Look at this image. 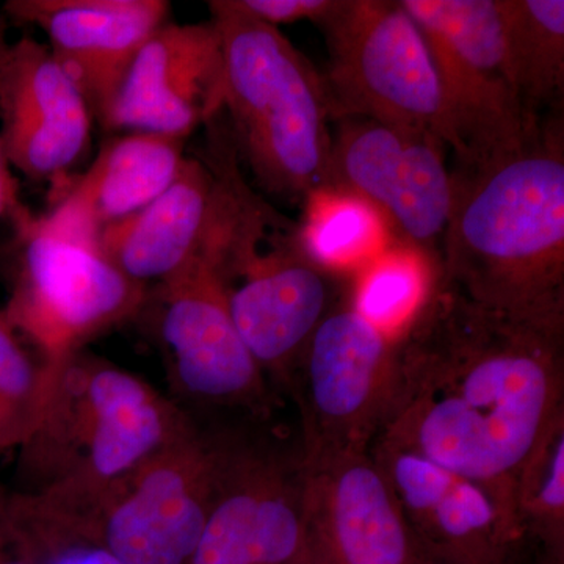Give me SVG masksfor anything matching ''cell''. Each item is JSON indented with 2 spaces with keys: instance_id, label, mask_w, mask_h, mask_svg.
Returning a JSON list of instances; mask_svg holds the SVG:
<instances>
[{
  "instance_id": "obj_1",
  "label": "cell",
  "mask_w": 564,
  "mask_h": 564,
  "mask_svg": "<svg viewBox=\"0 0 564 564\" xmlns=\"http://www.w3.org/2000/svg\"><path fill=\"white\" fill-rule=\"evenodd\" d=\"M563 340L564 322L494 313L433 282L395 337L391 400L372 447L484 486L519 527V478L564 423Z\"/></svg>"
},
{
  "instance_id": "obj_2",
  "label": "cell",
  "mask_w": 564,
  "mask_h": 564,
  "mask_svg": "<svg viewBox=\"0 0 564 564\" xmlns=\"http://www.w3.org/2000/svg\"><path fill=\"white\" fill-rule=\"evenodd\" d=\"M458 166L434 282L494 313L564 322L562 118L518 150Z\"/></svg>"
},
{
  "instance_id": "obj_3",
  "label": "cell",
  "mask_w": 564,
  "mask_h": 564,
  "mask_svg": "<svg viewBox=\"0 0 564 564\" xmlns=\"http://www.w3.org/2000/svg\"><path fill=\"white\" fill-rule=\"evenodd\" d=\"M39 419L21 445L18 486L47 503L101 491L172 441L192 413L143 378L82 350L46 369Z\"/></svg>"
},
{
  "instance_id": "obj_4",
  "label": "cell",
  "mask_w": 564,
  "mask_h": 564,
  "mask_svg": "<svg viewBox=\"0 0 564 564\" xmlns=\"http://www.w3.org/2000/svg\"><path fill=\"white\" fill-rule=\"evenodd\" d=\"M223 57V109L267 191L306 198L332 187L333 120L323 77L280 29L237 0L209 2Z\"/></svg>"
},
{
  "instance_id": "obj_5",
  "label": "cell",
  "mask_w": 564,
  "mask_h": 564,
  "mask_svg": "<svg viewBox=\"0 0 564 564\" xmlns=\"http://www.w3.org/2000/svg\"><path fill=\"white\" fill-rule=\"evenodd\" d=\"M11 220L20 252L2 310L46 369L147 310L150 288L126 276L96 243L24 206Z\"/></svg>"
},
{
  "instance_id": "obj_6",
  "label": "cell",
  "mask_w": 564,
  "mask_h": 564,
  "mask_svg": "<svg viewBox=\"0 0 564 564\" xmlns=\"http://www.w3.org/2000/svg\"><path fill=\"white\" fill-rule=\"evenodd\" d=\"M220 447V429L192 415L172 441L101 491L63 507L46 503L124 564H192L209 516Z\"/></svg>"
},
{
  "instance_id": "obj_7",
  "label": "cell",
  "mask_w": 564,
  "mask_h": 564,
  "mask_svg": "<svg viewBox=\"0 0 564 564\" xmlns=\"http://www.w3.org/2000/svg\"><path fill=\"white\" fill-rule=\"evenodd\" d=\"M322 29L329 51L323 84L333 120L364 118L417 129L455 150L432 52L402 3L340 0Z\"/></svg>"
},
{
  "instance_id": "obj_8",
  "label": "cell",
  "mask_w": 564,
  "mask_h": 564,
  "mask_svg": "<svg viewBox=\"0 0 564 564\" xmlns=\"http://www.w3.org/2000/svg\"><path fill=\"white\" fill-rule=\"evenodd\" d=\"M419 25L447 102L458 163L518 150L544 121L516 88L500 0H402Z\"/></svg>"
},
{
  "instance_id": "obj_9",
  "label": "cell",
  "mask_w": 564,
  "mask_h": 564,
  "mask_svg": "<svg viewBox=\"0 0 564 564\" xmlns=\"http://www.w3.org/2000/svg\"><path fill=\"white\" fill-rule=\"evenodd\" d=\"M217 480L192 564H315L302 447L220 429Z\"/></svg>"
},
{
  "instance_id": "obj_10",
  "label": "cell",
  "mask_w": 564,
  "mask_h": 564,
  "mask_svg": "<svg viewBox=\"0 0 564 564\" xmlns=\"http://www.w3.org/2000/svg\"><path fill=\"white\" fill-rule=\"evenodd\" d=\"M232 258L204 247L180 272L159 282V337L170 381L182 402L267 415L265 373L252 358L229 311Z\"/></svg>"
},
{
  "instance_id": "obj_11",
  "label": "cell",
  "mask_w": 564,
  "mask_h": 564,
  "mask_svg": "<svg viewBox=\"0 0 564 564\" xmlns=\"http://www.w3.org/2000/svg\"><path fill=\"white\" fill-rule=\"evenodd\" d=\"M395 337L364 318L350 300L323 318L291 389L303 419L304 463L370 452L391 400Z\"/></svg>"
},
{
  "instance_id": "obj_12",
  "label": "cell",
  "mask_w": 564,
  "mask_h": 564,
  "mask_svg": "<svg viewBox=\"0 0 564 564\" xmlns=\"http://www.w3.org/2000/svg\"><path fill=\"white\" fill-rule=\"evenodd\" d=\"M445 148L433 133L345 118L333 139L332 187L369 203L393 243L423 252L436 265L454 199Z\"/></svg>"
},
{
  "instance_id": "obj_13",
  "label": "cell",
  "mask_w": 564,
  "mask_h": 564,
  "mask_svg": "<svg viewBox=\"0 0 564 564\" xmlns=\"http://www.w3.org/2000/svg\"><path fill=\"white\" fill-rule=\"evenodd\" d=\"M421 554L455 564H511L521 556L518 524L484 486L400 448H370Z\"/></svg>"
},
{
  "instance_id": "obj_14",
  "label": "cell",
  "mask_w": 564,
  "mask_h": 564,
  "mask_svg": "<svg viewBox=\"0 0 564 564\" xmlns=\"http://www.w3.org/2000/svg\"><path fill=\"white\" fill-rule=\"evenodd\" d=\"M337 274L311 261L295 237L259 250L228 289L237 332L263 373L291 389L304 351L339 300Z\"/></svg>"
},
{
  "instance_id": "obj_15",
  "label": "cell",
  "mask_w": 564,
  "mask_h": 564,
  "mask_svg": "<svg viewBox=\"0 0 564 564\" xmlns=\"http://www.w3.org/2000/svg\"><path fill=\"white\" fill-rule=\"evenodd\" d=\"M93 113L47 44L24 36L0 57V143L31 180L65 173L85 151Z\"/></svg>"
},
{
  "instance_id": "obj_16",
  "label": "cell",
  "mask_w": 564,
  "mask_h": 564,
  "mask_svg": "<svg viewBox=\"0 0 564 564\" xmlns=\"http://www.w3.org/2000/svg\"><path fill=\"white\" fill-rule=\"evenodd\" d=\"M221 109L223 57L214 24L166 21L141 47L104 128L187 140Z\"/></svg>"
},
{
  "instance_id": "obj_17",
  "label": "cell",
  "mask_w": 564,
  "mask_h": 564,
  "mask_svg": "<svg viewBox=\"0 0 564 564\" xmlns=\"http://www.w3.org/2000/svg\"><path fill=\"white\" fill-rule=\"evenodd\" d=\"M3 10L46 33L52 54L104 126L133 61L170 21L172 7L165 0H10Z\"/></svg>"
},
{
  "instance_id": "obj_18",
  "label": "cell",
  "mask_w": 564,
  "mask_h": 564,
  "mask_svg": "<svg viewBox=\"0 0 564 564\" xmlns=\"http://www.w3.org/2000/svg\"><path fill=\"white\" fill-rule=\"evenodd\" d=\"M315 558L323 564H413L417 544L370 452L304 463Z\"/></svg>"
},
{
  "instance_id": "obj_19",
  "label": "cell",
  "mask_w": 564,
  "mask_h": 564,
  "mask_svg": "<svg viewBox=\"0 0 564 564\" xmlns=\"http://www.w3.org/2000/svg\"><path fill=\"white\" fill-rule=\"evenodd\" d=\"M234 177L185 159L173 184L131 217L96 237V247L126 276L148 285L180 272L220 217Z\"/></svg>"
},
{
  "instance_id": "obj_20",
  "label": "cell",
  "mask_w": 564,
  "mask_h": 564,
  "mask_svg": "<svg viewBox=\"0 0 564 564\" xmlns=\"http://www.w3.org/2000/svg\"><path fill=\"white\" fill-rule=\"evenodd\" d=\"M185 141L143 131L111 137L44 218L96 243L99 232L143 209L173 184L187 159Z\"/></svg>"
},
{
  "instance_id": "obj_21",
  "label": "cell",
  "mask_w": 564,
  "mask_h": 564,
  "mask_svg": "<svg viewBox=\"0 0 564 564\" xmlns=\"http://www.w3.org/2000/svg\"><path fill=\"white\" fill-rule=\"evenodd\" d=\"M508 55L525 113L544 121L543 111L562 106L564 93L563 0H500Z\"/></svg>"
},
{
  "instance_id": "obj_22",
  "label": "cell",
  "mask_w": 564,
  "mask_h": 564,
  "mask_svg": "<svg viewBox=\"0 0 564 564\" xmlns=\"http://www.w3.org/2000/svg\"><path fill=\"white\" fill-rule=\"evenodd\" d=\"M295 240L311 261L332 273L358 272L393 243L377 209L339 187H322L304 198Z\"/></svg>"
},
{
  "instance_id": "obj_23",
  "label": "cell",
  "mask_w": 564,
  "mask_h": 564,
  "mask_svg": "<svg viewBox=\"0 0 564 564\" xmlns=\"http://www.w3.org/2000/svg\"><path fill=\"white\" fill-rule=\"evenodd\" d=\"M355 274L351 306L381 332L397 337L425 302L436 265L423 252L392 243Z\"/></svg>"
},
{
  "instance_id": "obj_24",
  "label": "cell",
  "mask_w": 564,
  "mask_h": 564,
  "mask_svg": "<svg viewBox=\"0 0 564 564\" xmlns=\"http://www.w3.org/2000/svg\"><path fill=\"white\" fill-rule=\"evenodd\" d=\"M0 522L29 564H124L73 518L31 494L0 489Z\"/></svg>"
},
{
  "instance_id": "obj_25",
  "label": "cell",
  "mask_w": 564,
  "mask_h": 564,
  "mask_svg": "<svg viewBox=\"0 0 564 564\" xmlns=\"http://www.w3.org/2000/svg\"><path fill=\"white\" fill-rule=\"evenodd\" d=\"M516 516L524 538L544 554H564V423L556 426L516 486Z\"/></svg>"
},
{
  "instance_id": "obj_26",
  "label": "cell",
  "mask_w": 564,
  "mask_h": 564,
  "mask_svg": "<svg viewBox=\"0 0 564 564\" xmlns=\"http://www.w3.org/2000/svg\"><path fill=\"white\" fill-rule=\"evenodd\" d=\"M46 383L43 362L32 358L21 334L0 307V415L9 426L17 451L39 419Z\"/></svg>"
},
{
  "instance_id": "obj_27",
  "label": "cell",
  "mask_w": 564,
  "mask_h": 564,
  "mask_svg": "<svg viewBox=\"0 0 564 564\" xmlns=\"http://www.w3.org/2000/svg\"><path fill=\"white\" fill-rule=\"evenodd\" d=\"M245 11L278 28L299 21L322 25L339 9L340 0H237Z\"/></svg>"
},
{
  "instance_id": "obj_28",
  "label": "cell",
  "mask_w": 564,
  "mask_h": 564,
  "mask_svg": "<svg viewBox=\"0 0 564 564\" xmlns=\"http://www.w3.org/2000/svg\"><path fill=\"white\" fill-rule=\"evenodd\" d=\"M9 159L3 152L0 143V220L3 217H10L22 206L20 202V191H18L17 180L11 172Z\"/></svg>"
},
{
  "instance_id": "obj_29",
  "label": "cell",
  "mask_w": 564,
  "mask_h": 564,
  "mask_svg": "<svg viewBox=\"0 0 564 564\" xmlns=\"http://www.w3.org/2000/svg\"><path fill=\"white\" fill-rule=\"evenodd\" d=\"M0 564H29L7 536L2 522H0Z\"/></svg>"
},
{
  "instance_id": "obj_30",
  "label": "cell",
  "mask_w": 564,
  "mask_h": 564,
  "mask_svg": "<svg viewBox=\"0 0 564 564\" xmlns=\"http://www.w3.org/2000/svg\"><path fill=\"white\" fill-rule=\"evenodd\" d=\"M13 448H17V443H14L9 426H7L6 421H3L2 415H0V455L13 451Z\"/></svg>"
},
{
  "instance_id": "obj_31",
  "label": "cell",
  "mask_w": 564,
  "mask_h": 564,
  "mask_svg": "<svg viewBox=\"0 0 564 564\" xmlns=\"http://www.w3.org/2000/svg\"><path fill=\"white\" fill-rule=\"evenodd\" d=\"M511 564H563V560L555 558V556L544 554V552L541 551L540 556H538L536 560H532V562H524L522 556H519V558Z\"/></svg>"
},
{
  "instance_id": "obj_32",
  "label": "cell",
  "mask_w": 564,
  "mask_h": 564,
  "mask_svg": "<svg viewBox=\"0 0 564 564\" xmlns=\"http://www.w3.org/2000/svg\"><path fill=\"white\" fill-rule=\"evenodd\" d=\"M413 564H455L447 562V560L436 558V556H430L425 554H419L417 558Z\"/></svg>"
},
{
  "instance_id": "obj_33",
  "label": "cell",
  "mask_w": 564,
  "mask_h": 564,
  "mask_svg": "<svg viewBox=\"0 0 564 564\" xmlns=\"http://www.w3.org/2000/svg\"><path fill=\"white\" fill-rule=\"evenodd\" d=\"M9 41H7V24L3 18H0V57H2L3 52L9 47Z\"/></svg>"
},
{
  "instance_id": "obj_34",
  "label": "cell",
  "mask_w": 564,
  "mask_h": 564,
  "mask_svg": "<svg viewBox=\"0 0 564 564\" xmlns=\"http://www.w3.org/2000/svg\"><path fill=\"white\" fill-rule=\"evenodd\" d=\"M315 564H323V563L318 562V560L315 558Z\"/></svg>"
}]
</instances>
